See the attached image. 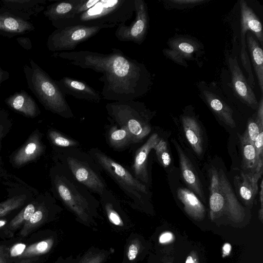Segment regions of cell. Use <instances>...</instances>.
Segmentation results:
<instances>
[{
    "label": "cell",
    "instance_id": "cell-25",
    "mask_svg": "<svg viewBox=\"0 0 263 263\" xmlns=\"http://www.w3.org/2000/svg\"><path fill=\"white\" fill-rule=\"evenodd\" d=\"M80 0H63L57 2L48 7L46 14L52 23L68 18L72 16Z\"/></svg>",
    "mask_w": 263,
    "mask_h": 263
},
{
    "label": "cell",
    "instance_id": "cell-6",
    "mask_svg": "<svg viewBox=\"0 0 263 263\" xmlns=\"http://www.w3.org/2000/svg\"><path fill=\"white\" fill-rule=\"evenodd\" d=\"M58 150L57 162L64 165L74 179L90 192L100 195L107 189L101 168L88 153L77 147Z\"/></svg>",
    "mask_w": 263,
    "mask_h": 263
},
{
    "label": "cell",
    "instance_id": "cell-14",
    "mask_svg": "<svg viewBox=\"0 0 263 263\" xmlns=\"http://www.w3.org/2000/svg\"><path fill=\"white\" fill-rule=\"evenodd\" d=\"M199 96L218 118L231 128L236 126L233 110L220 95L204 81L199 83Z\"/></svg>",
    "mask_w": 263,
    "mask_h": 263
},
{
    "label": "cell",
    "instance_id": "cell-37",
    "mask_svg": "<svg viewBox=\"0 0 263 263\" xmlns=\"http://www.w3.org/2000/svg\"><path fill=\"white\" fill-rule=\"evenodd\" d=\"M206 2L205 0H168L165 1V5L168 8L183 9L192 8Z\"/></svg>",
    "mask_w": 263,
    "mask_h": 263
},
{
    "label": "cell",
    "instance_id": "cell-30",
    "mask_svg": "<svg viewBox=\"0 0 263 263\" xmlns=\"http://www.w3.org/2000/svg\"><path fill=\"white\" fill-rule=\"evenodd\" d=\"M49 210L44 203L39 205L34 213L23 225L20 235L23 237L27 236L47 218Z\"/></svg>",
    "mask_w": 263,
    "mask_h": 263
},
{
    "label": "cell",
    "instance_id": "cell-48",
    "mask_svg": "<svg viewBox=\"0 0 263 263\" xmlns=\"http://www.w3.org/2000/svg\"><path fill=\"white\" fill-rule=\"evenodd\" d=\"M7 222V221L6 220H3V219L0 220V228L4 226L6 224Z\"/></svg>",
    "mask_w": 263,
    "mask_h": 263
},
{
    "label": "cell",
    "instance_id": "cell-8",
    "mask_svg": "<svg viewBox=\"0 0 263 263\" xmlns=\"http://www.w3.org/2000/svg\"><path fill=\"white\" fill-rule=\"evenodd\" d=\"M34 77L35 89L45 107L63 118L73 117L65 96L56 82L39 69H36Z\"/></svg>",
    "mask_w": 263,
    "mask_h": 263
},
{
    "label": "cell",
    "instance_id": "cell-7",
    "mask_svg": "<svg viewBox=\"0 0 263 263\" xmlns=\"http://www.w3.org/2000/svg\"><path fill=\"white\" fill-rule=\"evenodd\" d=\"M209 176L211 217L214 218L224 212L232 220L242 219L245 216L244 209L223 170L212 167L209 170Z\"/></svg>",
    "mask_w": 263,
    "mask_h": 263
},
{
    "label": "cell",
    "instance_id": "cell-2",
    "mask_svg": "<svg viewBox=\"0 0 263 263\" xmlns=\"http://www.w3.org/2000/svg\"><path fill=\"white\" fill-rule=\"evenodd\" d=\"M52 190L55 196L70 211L80 223L92 229L101 218L100 201L83 185L78 182L69 170L57 162L50 171Z\"/></svg>",
    "mask_w": 263,
    "mask_h": 263
},
{
    "label": "cell",
    "instance_id": "cell-15",
    "mask_svg": "<svg viewBox=\"0 0 263 263\" xmlns=\"http://www.w3.org/2000/svg\"><path fill=\"white\" fill-rule=\"evenodd\" d=\"M99 196L100 205L109 223L117 230H129L132 227L129 219L111 191L107 189Z\"/></svg>",
    "mask_w": 263,
    "mask_h": 263
},
{
    "label": "cell",
    "instance_id": "cell-49",
    "mask_svg": "<svg viewBox=\"0 0 263 263\" xmlns=\"http://www.w3.org/2000/svg\"><path fill=\"white\" fill-rule=\"evenodd\" d=\"M0 263H8L6 257L0 259Z\"/></svg>",
    "mask_w": 263,
    "mask_h": 263
},
{
    "label": "cell",
    "instance_id": "cell-42",
    "mask_svg": "<svg viewBox=\"0 0 263 263\" xmlns=\"http://www.w3.org/2000/svg\"><path fill=\"white\" fill-rule=\"evenodd\" d=\"M4 26L8 29L15 31L20 28V23L15 19L7 17L3 21Z\"/></svg>",
    "mask_w": 263,
    "mask_h": 263
},
{
    "label": "cell",
    "instance_id": "cell-10",
    "mask_svg": "<svg viewBox=\"0 0 263 263\" xmlns=\"http://www.w3.org/2000/svg\"><path fill=\"white\" fill-rule=\"evenodd\" d=\"M240 10V58L245 71L248 74L247 82L253 87L254 77L251 66L246 42V33L251 32L256 37L260 46H263V32L261 23L252 9L244 0L239 2Z\"/></svg>",
    "mask_w": 263,
    "mask_h": 263
},
{
    "label": "cell",
    "instance_id": "cell-21",
    "mask_svg": "<svg viewBox=\"0 0 263 263\" xmlns=\"http://www.w3.org/2000/svg\"><path fill=\"white\" fill-rule=\"evenodd\" d=\"M181 121L187 142L198 156L201 155L204 142L201 126L197 120L194 116L184 113L181 117Z\"/></svg>",
    "mask_w": 263,
    "mask_h": 263
},
{
    "label": "cell",
    "instance_id": "cell-27",
    "mask_svg": "<svg viewBox=\"0 0 263 263\" xmlns=\"http://www.w3.org/2000/svg\"><path fill=\"white\" fill-rule=\"evenodd\" d=\"M107 138L109 145L115 149H122L134 143L127 129L117 124L110 126Z\"/></svg>",
    "mask_w": 263,
    "mask_h": 263
},
{
    "label": "cell",
    "instance_id": "cell-29",
    "mask_svg": "<svg viewBox=\"0 0 263 263\" xmlns=\"http://www.w3.org/2000/svg\"><path fill=\"white\" fill-rule=\"evenodd\" d=\"M114 252L110 250L90 248L84 254L72 259V263H104Z\"/></svg>",
    "mask_w": 263,
    "mask_h": 263
},
{
    "label": "cell",
    "instance_id": "cell-45",
    "mask_svg": "<svg viewBox=\"0 0 263 263\" xmlns=\"http://www.w3.org/2000/svg\"><path fill=\"white\" fill-rule=\"evenodd\" d=\"M185 263H199L196 254L194 252H192L191 254L187 257Z\"/></svg>",
    "mask_w": 263,
    "mask_h": 263
},
{
    "label": "cell",
    "instance_id": "cell-39",
    "mask_svg": "<svg viewBox=\"0 0 263 263\" xmlns=\"http://www.w3.org/2000/svg\"><path fill=\"white\" fill-rule=\"evenodd\" d=\"M254 145L257 159L259 163L263 165V130L258 135Z\"/></svg>",
    "mask_w": 263,
    "mask_h": 263
},
{
    "label": "cell",
    "instance_id": "cell-3",
    "mask_svg": "<svg viewBox=\"0 0 263 263\" xmlns=\"http://www.w3.org/2000/svg\"><path fill=\"white\" fill-rule=\"evenodd\" d=\"M134 11V0H99L86 11L53 24L58 29L76 25L118 26L129 21Z\"/></svg>",
    "mask_w": 263,
    "mask_h": 263
},
{
    "label": "cell",
    "instance_id": "cell-28",
    "mask_svg": "<svg viewBox=\"0 0 263 263\" xmlns=\"http://www.w3.org/2000/svg\"><path fill=\"white\" fill-rule=\"evenodd\" d=\"M55 244V238L50 236L41 241L26 246L18 259L28 258L43 255L49 252Z\"/></svg>",
    "mask_w": 263,
    "mask_h": 263
},
{
    "label": "cell",
    "instance_id": "cell-22",
    "mask_svg": "<svg viewBox=\"0 0 263 263\" xmlns=\"http://www.w3.org/2000/svg\"><path fill=\"white\" fill-rule=\"evenodd\" d=\"M246 37V46L249 52L250 59L256 76L259 87L263 93V51L262 47L255 35L250 31L247 32Z\"/></svg>",
    "mask_w": 263,
    "mask_h": 263
},
{
    "label": "cell",
    "instance_id": "cell-4",
    "mask_svg": "<svg viewBox=\"0 0 263 263\" xmlns=\"http://www.w3.org/2000/svg\"><path fill=\"white\" fill-rule=\"evenodd\" d=\"M88 153L102 170L118 185L135 209L143 211L150 197L147 186L135 177L125 167L98 148H90Z\"/></svg>",
    "mask_w": 263,
    "mask_h": 263
},
{
    "label": "cell",
    "instance_id": "cell-18",
    "mask_svg": "<svg viewBox=\"0 0 263 263\" xmlns=\"http://www.w3.org/2000/svg\"><path fill=\"white\" fill-rule=\"evenodd\" d=\"M160 139L157 133L151 135L146 141L137 150L134 157L132 165L133 175L146 186L149 183L147 169L148 155Z\"/></svg>",
    "mask_w": 263,
    "mask_h": 263
},
{
    "label": "cell",
    "instance_id": "cell-47",
    "mask_svg": "<svg viewBox=\"0 0 263 263\" xmlns=\"http://www.w3.org/2000/svg\"><path fill=\"white\" fill-rule=\"evenodd\" d=\"M5 257H6L5 253V247L4 246H0V259Z\"/></svg>",
    "mask_w": 263,
    "mask_h": 263
},
{
    "label": "cell",
    "instance_id": "cell-19",
    "mask_svg": "<svg viewBox=\"0 0 263 263\" xmlns=\"http://www.w3.org/2000/svg\"><path fill=\"white\" fill-rule=\"evenodd\" d=\"M172 141L178 153L181 175L184 181L193 193L204 200L202 186L192 162L177 141L174 139H172Z\"/></svg>",
    "mask_w": 263,
    "mask_h": 263
},
{
    "label": "cell",
    "instance_id": "cell-40",
    "mask_svg": "<svg viewBox=\"0 0 263 263\" xmlns=\"http://www.w3.org/2000/svg\"><path fill=\"white\" fill-rule=\"evenodd\" d=\"M10 126L9 121L0 118V151L2 141L8 133L10 128Z\"/></svg>",
    "mask_w": 263,
    "mask_h": 263
},
{
    "label": "cell",
    "instance_id": "cell-44",
    "mask_svg": "<svg viewBox=\"0 0 263 263\" xmlns=\"http://www.w3.org/2000/svg\"><path fill=\"white\" fill-rule=\"evenodd\" d=\"M232 249L231 245L228 242L222 246V257H224L230 255Z\"/></svg>",
    "mask_w": 263,
    "mask_h": 263
},
{
    "label": "cell",
    "instance_id": "cell-43",
    "mask_svg": "<svg viewBox=\"0 0 263 263\" xmlns=\"http://www.w3.org/2000/svg\"><path fill=\"white\" fill-rule=\"evenodd\" d=\"M175 239L174 234L170 231L162 233L159 236V242L160 244H167L171 243Z\"/></svg>",
    "mask_w": 263,
    "mask_h": 263
},
{
    "label": "cell",
    "instance_id": "cell-23",
    "mask_svg": "<svg viewBox=\"0 0 263 263\" xmlns=\"http://www.w3.org/2000/svg\"><path fill=\"white\" fill-rule=\"evenodd\" d=\"M236 190L239 197L245 204L251 205L258 191L257 179L242 171L235 177Z\"/></svg>",
    "mask_w": 263,
    "mask_h": 263
},
{
    "label": "cell",
    "instance_id": "cell-34",
    "mask_svg": "<svg viewBox=\"0 0 263 263\" xmlns=\"http://www.w3.org/2000/svg\"><path fill=\"white\" fill-rule=\"evenodd\" d=\"M25 195H15L0 203V217L21 207L25 202Z\"/></svg>",
    "mask_w": 263,
    "mask_h": 263
},
{
    "label": "cell",
    "instance_id": "cell-38",
    "mask_svg": "<svg viewBox=\"0 0 263 263\" xmlns=\"http://www.w3.org/2000/svg\"><path fill=\"white\" fill-rule=\"evenodd\" d=\"M99 0H80L79 3L75 8L72 16L69 18L73 17L76 15H78L83 12L86 11L89 9L93 7L96 3L99 2Z\"/></svg>",
    "mask_w": 263,
    "mask_h": 263
},
{
    "label": "cell",
    "instance_id": "cell-41",
    "mask_svg": "<svg viewBox=\"0 0 263 263\" xmlns=\"http://www.w3.org/2000/svg\"><path fill=\"white\" fill-rule=\"evenodd\" d=\"M26 245L22 243H16L10 249V255L11 257H18L23 253Z\"/></svg>",
    "mask_w": 263,
    "mask_h": 263
},
{
    "label": "cell",
    "instance_id": "cell-16",
    "mask_svg": "<svg viewBox=\"0 0 263 263\" xmlns=\"http://www.w3.org/2000/svg\"><path fill=\"white\" fill-rule=\"evenodd\" d=\"M55 82L64 96L95 103H99L102 99L100 92L84 81L64 77Z\"/></svg>",
    "mask_w": 263,
    "mask_h": 263
},
{
    "label": "cell",
    "instance_id": "cell-24",
    "mask_svg": "<svg viewBox=\"0 0 263 263\" xmlns=\"http://www.w3.org/2000/svg\"><path fill=\"white\" fill-rule=\"evenodd\" d=\"M177 197L184 205L185 212L192 218L202 220L205 215L204 205L197 195L191 190L180 187L177 190Z\"/></svg>",
    "mask_w": 263,
    "mask_h": 263
},
{
    "label": "cell",
    "instance_id": "cell-20",
    "mask_svg": "<svg viewBox=\"0 0 263 263\" xmlns=\"http://www.w3.org/2000/svg\"><path fill=\"white\" fill-rule=\"evenodd\" d=\"M242 168L245 173L259 180L262 174L263 165L257 157L254 144L243 135L239 137Z\"/></svg>",
    "mask_w": 263,
    "mask_h": 263
},
{
    "label": "cell",
    "instance_id": "cell-46",
    "mask_svg": "<svg viewBox=\"0 0 263 263\" xmlns=\"http://www.w3.org/2000/svg\"><path fill=\"white\" fill-rule=\"evenodd\" d=\"M262 180H261V182H260V191L259 192V200H260V205H261V209L259 211V216L260 217V218L261 219H262V199H263V198H262Z\"/></svg>",
    "mask_w": 263,
    "mask_h": 263
},
{
    "label": "cell",
    "instance_id": "cell-32",
    "mask_svg": "<svg viewBox=\"0 0 263 263\" xmlns=\"http://www.w3.org/2000/svg\"><path fill=\"white\" fill-rule=\"evenodd\" d=\"M48 136L51 142L55 146L61 148H74L78 147L80 145L78 141L54 129H49Z\"/></svg>",
    "mask_w": 263,
    "mask_h": 263
},
{
    "label": "cell",
    "instance_id": "cell-33",
    "mask_svg": "<svg viewBox=\"0 0 263 263\" xmlns=\"http://www.w3.org/2000/svg\"><path fill=\"white\" fill-rule=\"evenodd\" d=\"M38 205L35 203L32 202L26 205L16 216L12 219L9 225L11 231H15L18 229L30 218L35 211Z\"/></svg>",
    "mask_w": 263,
    "mask_h": 263
},
{
    "label": "cell",
    "instance_id": "cell-5",
    "mask_svg": "<svg viewBox=\"0 0 263 263\" xmlns=\"http://www.w3.org/2000/svg\"><path fill=\"white\" fill-rule=\"evenodd\" d=\"M109 119L125 127L134 143L140 142L151 132L150 121L155 114L143 102L130 100L114 101L105 105Z\"/></svg>",
    "mask_w": 263,
    "mask_h": 263
},
{
    "label": "cell",
    "instance_id": "cell-1",
    "mask_svg": "<svg viewBox=\"0 0 263 263\" xmlns=\"http://www.w3.org/2000/svg\"><path fill=\"white\" fill-rule=\"evenodd\" d=\"M76 66L102 73V98L114 101L135 100L145 96L153 85V76L144 64L122 50L111 48L109 53L88 50L54 54Z\"/></svg>",
    "mask_w": 263,
    "mask_h": 263
},
{
    "label": "cell",
    "instance_id": "cell-35",
    "mask_svg": "<svg viewBox=\"0 0 263 263\" xmlns=\"http://www.w3.org/2000/svg\"><path fill=\"white\" fill-rule=\"evenodd\" d=\"M154 149L155 151L158 160L161 165L164 167L169 166L172 159L167 142L160 138Z\"/></svg>",
    "mask_w": 263,
    "mask_h": 263
},
{
    "label": "cell",
    "instance_id": "cell-11",
    "mask_svg": "<svg viewBox=\"0 0 263 263\" xmlns=\"http://www.w3.org/2000/svg\"><path fill=\"white\" fill-rule=\"evenodd\" d=\"M167 48L163 50L165 57L185 67L187 62L197 60L203 53V46L196 38L186 35H176L169 39Z\"/></svg>",
    "mask_w": 263,
    "mask_h": 263
},
{
    "label": "cell",
    "instance_id": "cell-36",
    "mask_svg": "<svg viewBox=\"0 0 263 263\" xmlns=\"http://www.w3.org/2000/svg\"><path fill=\"white\" fill-rule=\"evenodd\" d=\"M262 130L263 124L259 123L255 116L249 119L243 135L254 144L258 135Z\"/></svg>",
    "mask_w": 263,
    "mask_h": 263
},
{
    "label": "cell",
    "instance_id": "cell-31",
    "mask_svg": "<svg viewBox=\"0 0 263 263\" xmlns=\"http://www.w3.org/2000/svg\"><path fill=\"white\" fill-rule=\"evenodd\" d=\"M10 105L15 110L29 117H34L37 114V107L32 100L24 95H18L9 101Z\"/></svg>",
    "mask_w": 263,
    "mask_h": 263
},
{
    "label": "cell",
    "instance_id": "cell-12",
    "mask_svg": "<svg viewBox=\"0 0 263 263\" xmlns=\"http://www.w3.org/2000/svg\"><path fill=\"white\" fill-rule=\"evenodd\" d=\"M135 18L129 25L117 26L115 34L121 42L141 45L145 41L149 27L148 7L144 0H134Z\"/></svg>",
    "mask_w": 263,
    "mask_h": 263
},
{
    "label": "cell",
    "instance_id": "cell-9",
    "mask_svg": "<svg viewBox=\"0 0 263 263\" xmlns=\"http://www.w3.org/2000/svg\"><path fill=\"white\" fill-rule=\"evenodd\" d=\"M116 26L110 25H76L58 28L49 36L48 46L51 51L72 50L80 43L96 35L101 30Z\"/></svg>",
    "mask_w": 263,
    "mask_h": 263
},
{
    "label": "cell",
    "instance_id": "cell-17",
    "mask_svg": "<svg viewBox=\"0 0 263 263\" xmlns=\"http://www.w3.org/2000/svg\"><path fill=\"white\" fill-rule=\"evenodd\" d=\"M45 150L41 134L35 130L24 144L11 158V163L15 167L23 166L39 158Z\"/></svg>",
    "mask_w": 263,
    "mask_h": 263
},
{
    "label": "cell",
    "instance_id": "cell-26",
    "mask_svg": "<svg viewBox=\"0 0 263 263\" xmlns=\"http://www.w3.org/2000/svg\"><path fill=\"white\" fill-rule=\"evenodd\" d=\"M144 248L140 235L132 233L126 240L121 263H136L140 259Z\"/></svg>",
    "mask_w": 263,
    "mask_h": 263
},
{
    "label": "cell",
    "instance_id": "cell-13",
    "mask_svg": "<svg viewBox=\"0 0 263 263\" xmlns=\"http://www.w3.org/2000/svg\"><path fill=\"white\" fill-rule=\"evenodd\" d=\"M227 59L231 86L235 95L242 103L252 109H257L258 102L239 65L237 57L229 55Z\"/></svg>",
    "mask_w": 263,
    "mask_h": 263
}]
</instances>
